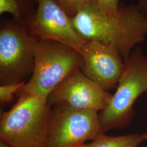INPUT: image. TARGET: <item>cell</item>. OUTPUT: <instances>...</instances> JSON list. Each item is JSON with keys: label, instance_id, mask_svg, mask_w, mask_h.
<instances>
[{"label": "cell", "instance_id": "6da1fadb", "mask_svg": "<svg viewBox=\"0 0 147 147\" xmlns=\"http://www.w3.org/2000/svg\"><path fill=\"white\" fill-rule=\"evenodd\" d=\"M71 21L85 40H97L115 46L125 62L147 34V12L137 5H121L117 11L110 13L89 1Z\"/></svg>", "mask_w": 147, "mask_h": 147}, {"label": "cell", "instance_id": "7a4b0ae2", "mask_svg": "<svg viewBox=\"0 0 147 147\" xmlns=\"http://www.w3.org/2000/svg\"><path fill=\"white\" fill-rule=\"evenodd\" d=\"M21 92L16 104L1 113L0 141L11 147H46L53 115L51 105Z\"/></svg>", "mask_w": 147, "mask_h": 147}, {"label": "cell", "instance_id": "3957f363", "mask_svg": "<svg viewBox=\"0 0 147 147\" xmlns=\"http://www.w3.org/2000/svg\"><path fill=\"white\" fill-rule=\"evenodd\" d=\"M34 53L33 72L22 91L47 102L59 84L75 71L81 69L82 59L78 51L51 40H34Z\"/></svg>", "mask_w": 147, "mask_h": 147}, {"label": "cell", "instance_id": "277c9868", "mask_svg": "<svg viewBox=\"0 0 147 147\" xmlns=\"http://www.w3.org/2000/svg\"><path fill=\"white\" fill-rule=\"evenodd\" d=\"M116 92L99 113L102 133L126 126L134 116V105L141 95L147 92V57L139 47L125 62L123 73Z\"/></svg>", "mask_w": 147, "mask_h": 147}, {"label": "cell", "instance_id": "5b68a950", "mask_svg": "<svg viewBox=\"0 0 147 147\" xmlns=\"http://www.w3.org/2000/svg\"><path fill=\"white\" fill-rule=\"evenodd\" d=\"M34 40L25 27L15 21L5 20L0 28L1 84L26 82L34 65Z\"/></svg>", "mask_w": 147, "mask_h": 147}, {"label": "cell", "instance_id": "8992f818", "mask_svg": "<svg viewBox=\"0 0 147 147\" xmlns=\"http://www.w3.org/2000/svg\"><path fill=\"white\" fill-rule=\"evenodd\" d=\"M101 134L98 112L58 104L53 111L46 147H81Z\"/></svg>", "mask_w": 147, "mask_h": 147}, {"label": "cell", "instance_id": "52a82bcc", "mask_svg": "<svg viewBox=\"0 0 147 147\" xmlns=\"http://www.w3.org/2000/svg\"><path fill=\"white\" fill-rule=\"evenodd\" d=\"M37 4L25 26L29 36L36 40L59 42L80 52L86 40L67 14L53 0H37Z\"/></svg>", "mask_w": 147, "mask_h": 147}, {"label": "cell", "instance_id": "ba28073f", "mask_svg": "<svg viewBox=\"0 0 147 147\" xmlns=\"http://www.w3.org/2000/svg\"><path fill=\"white\" fill-rule=\"evenodd\" d=\"M81 70L106 91L117 87L125 61L114 45L97 40L86 41L80 51Z\"/></svg>", "mask_w": 147, "mask_h": 147}, {"label": "cell", "instance_id": "9c48e42d", "mask_svg": "<svg viewBox=\"0 0 147 147\" xmlns=\"http://www.w3.org/2000/svg\"><path fill=\"white\" fill-rule=\"evenodd\" d=\"M112 95L79 69L54 89L47 102L50 105L65 104L80 110L100 112L108 105Z\"/></svg>", "mask_w": 147, "mask_h": 147}, {"label": "cell", "instance_id": "30bf717a", "mask_svg": "<svg viewBox=\"0 0 147 147\" xmlns=\"http://www.w3.org/2000/svg\"><path fill=\"white\" fill-rule=\"evenodd\" d=\"M143 141V134H132L113 137L106 135L102 133L89 143H86L81 147H137Z\"/></svg>", "mask_w": 147, "mask_h": 147}, {"label": "cell", "instance_id": "8fae6325", "mask_svg": "<svg viewBox=\"0 0 147 147\" xmlns=\"http://www.w3.org/2000/svg\"><path fill=\"white\" fill-rule=\"evenodd\" d=\"M35 9H33L30 0H0V14H10L23 26H25Z\"/></svg>", "mask_w": 147, "mask_h": 147}, {"label": "cell", "instance_id": "7c38bea8", "mask_svg": "<svg viewBox=\"0 0 147 147\" xmlns=\"http://www.w3.org/2000/svg\"><path fill=\"white\" fill-rule=\"evenodd\" d=\"M26 82L12 83L1 84L0 86V102L1 104L10 102L14 95L18 92L22 91L25 86Z\"/></svg>", "mask_w": 147, "mask_h": 147}, {"label": "cell", "instance_id": "4fadbf2b", "mask_svg": "<svg viewBox=\"0 0 147 147\" xmlns=\"http://www.w3.org/2000/svg\"><path fill=\"white\" fill-rule=\"evenodd\" d=\"M71 19L89 0H53Z\"/></svg>", "mask_w": 147, "mask_h": 147}, {"label": "cell", "instance_id": "5bb4252c", "mask_svg": "<svg viewBox=\"0 0 147 147\" xmlns=\"http://www.w3.org/2000/svg\"><path fill=\"white\" fill-rule=\"evenodd\" d=\"M89 1L93 2L101 9L110 13L117 11L121 7L119 0H89Z\"/></svg>", "mask_w": 147, "mask_h": 147}, {"label": "cell", "instance_id": "9a60e30c", "mask_svg": "<svg viewBox=\"0 0 147 147\" xmlns=\"http://www.w3.org/2000/svg\"><path fill=\"white\" fill-rule=\"evenodd\" d=\"M137 5L142 11L147 12V0H138Z\"/></svg>", "mask_w": 147, "mask_h": 147}, {"label": "cell", "instance_id": "2e32d148", "mask_svg": "<svg viewBox=\"0 0 147 147\" xmlns=\"http://www.w3.org/2000/svg\"><path fill=\"white\" fill-rule=\"evenodd\" d=\"M0 147H11L5 142L0 141Z\"/></svg>", "mask_w": 147, "mask_h": 147}, {"label": "cell", "instance_id": "e0dca14e", "mask_svg": "<svg viewBox=\"0 0 147 147\" xmlns=\"http://www.w3.org/2000/svg\"><path fill=\"white\" fill-rule=\"evenodd\" d=\"M143 135H144V141H147V132H146V133L143 134Z\"/></svg>", "mask_w": 147, "mask_h": 147}, {"label": "cell", "instance_id": "ac0fdd59", "mask_svg": "<svg viewBox=\"0 0 147 147\" xmlns=\"http://www.w3.org/2000/svg\"><path fill=\"white\" fill-rule=\"evenodd\" d=\"M36 1H37V0H36Z\"/></svg>", "mask_w": 147, "mask_h": 147}]
</instances>
